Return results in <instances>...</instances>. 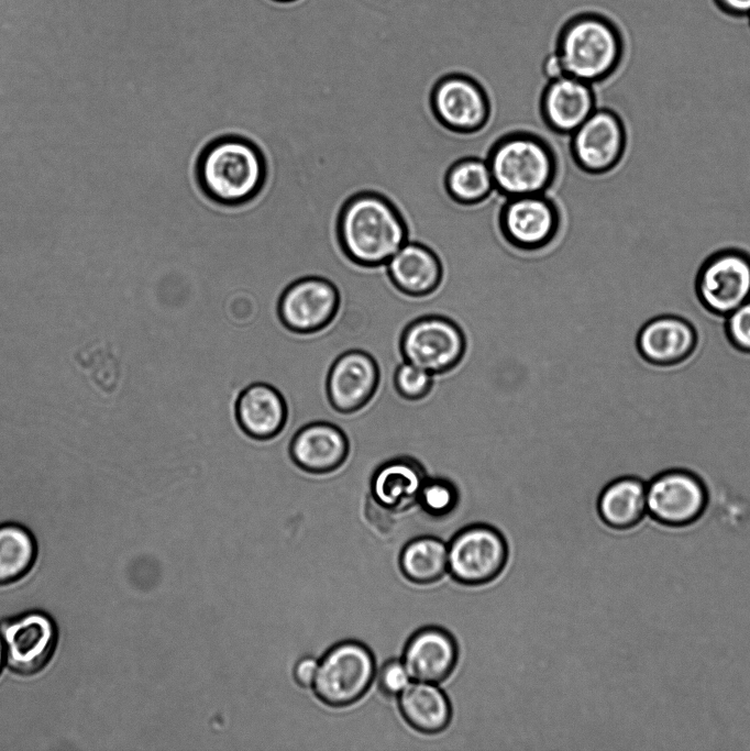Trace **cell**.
<instances>
[{
	"label": "cell",
	"instance_id": "7402d4cb",
	"mask_svg": "<svg viewBox=\"0 0 750 751\" xmlns=\"http://www.w3.org/2000/svg\"><path fill=\"white\" fill-rule=\"evenodd\" d=\"M427 475L411 457H396L382 463L372 474L370 495L386 508L399 512L418 502Z\"/></svg>",
	"mask_w": 750,
	"mask_h": 751
},
{
	"label": "cell",
	"instance_id": "cb8c5ba5",
	"mask_svg": "<svg viewBox=\"0 0 750 751\" xmlns=\"http://www.w3.org/2000/svg\"><path fill=\"white\" fill-rule=\"evenodd\" d=\"M399 708L406 721L422 733H438L451 720V705L437 684L410 683L398 696Z\"/></svg>",
	"mask_w": 750,
	"mask_h": 751
},
{
	"label": "cell",
	"instance_id": "e0dca14e",
	"mask_svg": "<svg viewBox=\"0 0 750 751\" xmlns=\"http://www.w3.org/2000/svg\"><path fill=\"white\" fill-rule=\"evenodd\" d=\"M597 108L593 85L564 75L547 81L539 109L545 126L553 133L570 136Z\"/></svg>",
	"mask_w": 750,
	"mask_h": 751
},
{
	"label": "cell",
	"instance_id": "4dcf8cb0",
	"mask_svg": "<svg viewBox=\"0 0 750 751\" xmlns=\"http://www.w3.org/2000/svg\"><path fill=\"white\" fill-rule=\"evenodd\" d=\"M410 675L402 660H389L380 669L378 685L383 693L389 696H399L410 684Z\"/></svg>",
	"mask_w": 750,
	"mask_h": 751
},
{
	"label": "cell",
	"instance_id": "5bb4252c",
	"mask_svg": "<svg viewBox=\"0 0 750 751\" xmlns=\"http://www.w3.org/2000/svg\"><path fill=\"white\" fill-rule=\"evenodd\" d=\"M5 663L21 675H33L51 661L57 644V627L45 612L33 610L5 620L0 627Z\"/></svg>",
	"mask_w": 750,
	"mask_h": 751
},
{
	"label": "cell",
	"instance_id": "d6a6232c",
	"mask_svg": "<svg viewBox=\"0 0 750 751\" xmlns=\"http://www.w3.org/2000/svg\"><path fill=\"white\" fill-rule=\"evenodd\" d=\"M716 8L734 18H749L750 0H713Z\"/></svg>",
	"mask_w": 750,
	"mask_h": 751
},
{
	"label": "cell",
	"instance_id": "74e56055",
	"mask_svg": "<svg viewBox=\"0 0 750 751\" xmlns=\"http://www.w3.org/2000/svg\"><path fill=\"white\" fill-rule=\"evenodd\" d=\"M748 22H749V25H750V15H749V18H748Z\"/></svg>",
	"mask_w": 750,
	"mask_h": 751
},
{
	"label": "cell",
	"instance_id": "7c38bea8",
	"mask_svg": "<svg viewBox=\"0 0 750 751\" xmlns=\"http://www.w3.org/2000/svg\"><path fill=\"white\" fill-rule=\"evenodd\" d=\"M340 308V292L329 279L307 276L282 292L277 314L282 324L296 334H313L326 329Z\"/></svg>",
	"mask_w": 750,
	"mask_h": 751
},
{
	"label": "cell",
	"instance_id": "f1b7e54d",
	"mask_svg": "<svg viewBox=\"0 0 750 751\" xmlns=\"http://www.w3.org/2000/svg\"><path fill=\"white\" fill-rule=\"evenodd\" d=\"M394 384L397 393L408 400L426 397L433 385L432 374L409 363L399 365L395 372Z\"/></svg>",
	"mask_w": 750,
	"mask_h": 751
},
{
	"label": "cell",
	"instance_id": "ac0fdd59",
	"mask_svg": "<svg viewBox=\"0 0 750 751\" xmlns=\"http://www.w3.org/2000/svg\"><path fill=\"white\" fill-rule=\"evenodd\" d=\"M350 442L345 432L328 421H315L301 427L291 438L289 456L293 463L309 474H329L346 461Z\"/></svg>",
	"mask_w": 750,
	"mask_h": 751
},
{
	"label": "cell",
	"instance_id": "ffe728a7",
	"mask_svg": "<svg viewBox=\"0 0 750 751\" xmlns=\"http://www.w3.org/2000/svg\"><path fill=\"white\" fill-rule=\"evenodd\" d=\"M457 661L453 637L439 627L418 630L407 642L402 662L411 680L439 684L452 673Z\"/></svg>",
	"mask_w": 750,
	"mask_h": 751
},
{
	"label": "cell",
	"instance_id": "4316f807",
	"mask_svg": "<svg viewBox=\"0 0 750 751\" xmlns=\"http://www.w3.org/2000/svg\"><path fill=\"white\" fill-rule=\"evenodd\" d=\"M399 563L409 581L431 584L448 571V546L434 537L416 538L402 549Z\"/></svg>",
	"mask_w": 750,
	"mask_h": 751
},
{
	"label": "cell",
	"instance_id": "2e32d148",
	"mask_svg": "<svg viewBox=\"0 0 750 751\" xmlns=\"http://www.w3.org/2000/svg\"><path fill=\"white\" fill-rule=\"evenodd\" d=\"M698 334L686 318L663 313L647 320L639 329L636 346L649 364L673 366L684 362L695 351Z\"/></svg>",
	"mask_w": 750,
	"mask_h": 751
},
{
	"label": "cell",
	"instance_id": "1f68e13d",
	"mask_svg": "<svg viewBox=\"0 0 750 751\" xmlns=\"http://www.w3.org/2000/svg\"><path fill=\"white\" fill-rule=\"evenodd\" d=\"M394 513L396 512L377 502L371 495L367 496L365 516L379 532L387 533L393 529L395 524Z\"/></svg>",
	"mask_w": 750,
	"mask_h": 751
},
{
	"label": "cell",
	"instance_id": "484cf974",
	"mask_svg": "<svg viewBox=\"0 0 750 751\" xmlns=\"http://www.w3.org/2000/svg\"><path fill=\"white\" fill-rule=\"evenodd\" d=\"M37 545L32 532L22 523H0V585L26 575L35 563Z\"/></svg>",
	"mask_w": 750,
	"mask_h": 751
},
{
	"label": "cell",
	"instance_id": "9a60e30c",
	"mask_svg": "<svg viewBox=\"0 0 750 751\" xmlns=\"http://www.w3.org/2000/svg\"><path fill=\"white\" fill-rule=\"evenodd\" d=\"M378 383L379 368L374 357L361 350L346 351L334 360L328 372V401L339 413H354L371 401Z\"/></svg>",
	"mask_w": 750,
	"mask_h": 751
},
{
	"label": "cell",
	"instance_id": "9c48e42d",
	"mask_svg": "<svg viewBox=\"0 0 750 751\" xmlns=\"http://www.w3.org/2000/svg\"><path fill=\"white\" fill-rule=\"evenodd\" d=\"M707 504L705 482L690 470L666 468L647 482V511L664 526L684 527L697 521Z\"/></svg>",
	"mask_w": 750,
	"mask_h": 751
},
{
	"label": "cell",
	"instance_id": "83f0119b",
	"mask_svg": "<svg viewBox=\"0 0 750 751\" xmlns=\"http://www.w3.org/2000/svg\"><path fill=\"white\" fill-rule=\"evenodd\" d=\"M457 501L459 493L455 485L441 477H427L418 496V504L427 513L434 517L449 515L454 510Z\"/></svg>",
	"mask_w": 750,
	"mask_h": 751
},
{
	"label": "cell",
	"instance_id": "603a6c76",
	"mask_svg": "<svg viewBox=\"0 0 750 751\" xmlns=\"http://www.w3.org/2000/svg\"><path fill=\"white\" fill-rule=\"evenodd\" d=\"M597 511L600 519L610 528H633L648 513L647 481L633 475L610 479L599 493Z\"/></svg>",
	"mask_w": 750,
	"mask_h": 751
},
{
	"label": "cell",
	"instance_id": "8fae6325",
	"mask_svg": "<svg viewBox=\"0 0 750 751\" xmlns=\"http://www.w3.org/2000/svg\"><path fill=\"white\" fill-rule=\"evenodd\" d=\"M504 240L522 252H537L558 236L561 213L547 194L506 198L498 216Z\"/></svg>",
	"mask_w": 750,
	"mask_h": 751
},
{
	"label": "cell",
	"instance_id": "4fadbf2b",
	"mask_svg": "<svg viewBox=\"0 0 750 751\" xmlns=\"http://www.w3.org/2000/svg\"><path fill=\"white\" fill-rule=\"evenodd\" d=\"M626 140L620 118L608 108L597 107L570 135V153L581 173L603 175L620 162Z\"/></svg>",
	"mask_w": 750,
	"mask_h": 751
},
{
	"label": "cell",
	"instance_id": "d4e9b609",
	"mask_svg": "<svg viewBox=\"0 0 750 751\" xmlns=\"http://www.w3.org/2000/svg\"><path fill=\"white\" fill-rule=\"evenodd\" d=\"M443 186L449 198L464 207L483 203L496 192L486 159L476 156L452 163L444 174Z\"/></svg>",
	"mask_w": 750,
	"mask_h": 751
},
{
	"label": "cell",
	"instance_id": "44dd1931",
	"mask_svg": "<svg viewBox=\"0 0 750 751\" xmlns=\"http://www.w3.org/2000/svg\"><path fill=\"white\" fill-rule=\"evenodd\" d=\"M385 266L395 288L410 297H426L434 292L444 274L440 256L427 244L410 240Z\"/></svg>",
	"mask_w": 750,
	"mask_h": 751
},
{
	"label": "cell",
	"instance_id": "d6986e66",
	"mask_svg": "<svg viewBox=\"0 0 750 751\" xmlns=\"http://www.w3.org/2000/svg\"><path fill=\"white\" fill-rule=\"evenodd\" d=\"M234 415L244 434L256 441H268L284 430L288 407L277 388L257 382L241 390L235 401Z\"/></svg>",
	"mask_w": 750,
	"mask_h": 751
},
{
	"label": "cell",
	"instance_id": "8d00e7d4",
	"mask_svg": "<svg viewBox=\"0 0 750 751\" xmlns=\"http://www.w3.org/2000/svg\"><path fill=\"white\" fill-rule=\"evenodd\" d=\"M274 1H277V2H293V1H296V0H274Z\"/></svg>",
	"mask_w": 750,
	"mask_h": 751
},
{
	"label": "cell",
	"instance_id": "836d02e7",
	"mask_svg": "<svg viewBox=\"0 0 750 751\" xmlns=\"http://www.w3.org/2000/svg\"><path fill=\"white\" fill-rule=\"evenodd\" d=\"M318 663L312 658H304L300 660L294 671L296 681L302 686H309L313 683Z\"/></svg>",
	"mask_w": 750,
	"mask_h": 751
},
{
	"label": "cell",
	"instance_id": "f546056e",
	"mask_svg": "<svg viewBox=\"0 0 750 751\" xmlns=\"http://www.w3.org/2000/svg\"><path fill=\"white\" fill-rule=\"evenodd\" d=\"M724 330L735 349L750 353V300L724 317Z\"/></svg>",
	"mask_w": 750,
	"mask_h": 751
},
{
	"label": "cell",
	"instance_id": "d590c367",
	"mask_svg": "<svg viewBox=\"0 0 750 751\" xmlns=\"http://www.w3.org/2000/svg\"><path fill=\"white\" fill-rule=\"evenodd\" d=\"M4 662H5L4 645H3V640L1 637V632H0V672L2 670Z\"/></svg>",
	"mask_w": 750,
	"mask_h": 751
},
{
	"label": "cell",
	"instance_id": "ba28073f",
	"mask_svg": "<svg viewBox=\"0 0 750 751\" xmlns=\"http://www.w3.org/2000/svg\"><path fill=\"white\" fill-rule=\"evenodd\" d=\"M695 294L707 311L719 317L750 300V255L737 249L709 255L696 274Z\"/></svg>",
	"mask_w": 750,
	"mask_h": 751
},
{
	"label": "cell",
	"instance_id": "5b68a950",
	"mask_svg": "<svg viewBox=\"0 0 750 751\" xmlns=\"http://www.w3.org/2000/svg\"><path fill=\"white\" fill-rule=\"evenodd\" d=\"M375 675V661L367 647L344 641L328 651L313 681L318 697L330 706L355 703L368 689Z\"/></svg>",
	"mask_w": 750,
	"mask_h": 751
},
{
	"label": "cell",
	"instance_id": "277c9868",
	"mask_svg": "<svg viewBox=\"0 0 750 751\" xmlns=\"http://www.w3.org/2000/svg\"><path fill=\"white\" fill-rule=\"evenodd\" d=\"M554 51L566 75L595 86L619 67L625 41L611 19L587 12L574 16L562 27Z\"/></svg>",
	"mask_w": 750,
	"mask_h": 751
},
{
	"label": "cell",
	"instance_id": "e575fe53",
	"mask_svg": "<svg viewBox=\"0 0 750 751\" xmlns=\"http://www.w3.org/2000/svg\"><path fill=\"white\" fill-rule=\"evenodd\" d=\"M541 70L547 81L554 80L566 75L562 62L555 51L547 54L542 62Z\"/></svg>",
	"mask_w": 750,
	"mask_h": 751
},
{
	"label": "cell",
	"instance_id": "6da1fadb",
	"mask_svg": "<svg viewBox=\"0 0 750 751\" xmlns=\"http://www.w3.org/2000/svg\"><path fill=\"white\" fill-rule=\"evenodd\" d=\"M335 235L345 257L353 264L385 266L409 240V228L398 207L386 196L362 191L341 207Z\"/></svg>",
	"mask_w": 750,
	"mask_h": 751
},
{
	"label": "cell",
	"instance_id": "3957f363",
	"mask_svg": "<svg viewBox=\"0 0 750 751\" xmlns=\"http://www.w3.org/2000/svg\"><path fill=\"white\" fill-rule=\"evenodd\" d=\"M485 159L496 192L505 198L547 194L558 177L553 147L532 132L516 131L500 136Z\"/></svg>",
	"mask_w": 750,
	"mask_h": 751
},
{
	"label": "cell",
	"instance_id": "30bf717a",
	"mask_svg": "<svg viewBox=\"0 0 750 751\" xmlns=\"http://www.w3.org/2000/svg\"><path fill=\"white\" fill-rule=\"evenodd\" d=\"M507 554L506 541L498 530L487 524H473L451 540L448 570L461 584H486L504 570Z\"/></svg>",
	"mask_w": 750,
	"mask_h": 751
},
{
	"label": "cell",
	"instance_id": "8992f818",
	"mask_svg": "<svg viewBox=\"0 0 750 751\" xmlns=\"http://www.w3.org/2000/svg\"><path fill=\"white\" fill-rule=\"evenodd\" d=\"M430 110L448 131L470 135L482 131L492 113L484 87L473 77L451 73L438 79L430 91Z\"/></svg>",
	"mask_w": 750,
	"mask_h": 751
},
{
	"label": "cell",
	"instance_id": "52a82bcc",
	"mask_svg": "<svg viewBox=\"0 0 750 751\" xmlns=\"http://www.w3.org/2000/svg\"><path fill=\"white\" fill-rule=\"evenodd\" d=\"M466 349L461 328L451 319L426 316L410 322L401 333L400 352L430 374H444L459 365Z\"/></svg>",
	"mask_w": 750,
	"mask_h": 751
},
{
	"label": "cell",
	"instance_id": "7a4b0ae2",
	"mask_svg": "<svg viewBox=\"0 0 750 751\" xmlns=\"http://www.w3.org/2000/svg\"><path fill=\"white\" fill-rule=\"evenodd\" d=\"M195 179L212 203L236 208L255 200L267 180V162L252 140L224 134L208 142L197 156Z\"/></svg>",
	"mask_w": 750,
	"mask_h": 751
}]
</instances>
